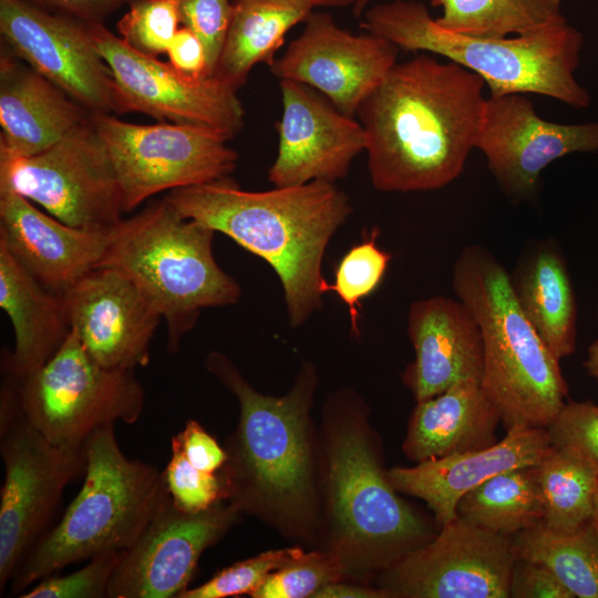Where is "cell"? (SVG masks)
Listing matches in <instances>:
<instances>
[{"label": "cell", "mask_w": 598, "mask_h": 598, "mask_svg": "<svg viewBox=\"0 0 598 598\" xmlns=\"http://www.w3.org/2000/svg\"><path fill=\"white\" fill-rule=\"evenodd\" d=\"M511 282L539 337L560 360L574 353L577 303L567 265L551 239L539 241L519 260Z\"/></svg>", "instance_id": "27"}, {"label": "cell", "mask_w": 598, "mask_h": 598, "mask_svg": "<svg viewBox=\"0 0 598 598\" xmlns=\"http://www.w3.org/2000/svg\"><path fill=\"white\" fill-rule=\"evenodd\" d=\"M501 188L522 199L536 190L542 172L578 152H598V122L559 124L537 115L520 93L489 95L475 142Z\"/></svg>", "instance_id": "17"}, {"label": "cell", "mask_w": 598, "mask_h": 598, "mask_svg": "<svg viewBox=\"0 0 598 598\" xmlns=\"http://www.w3.org/2000/svg\"><path fill=\"white\" fill-rule=\"evenodd\" d=\"M123 550H109L64 576H48L23 592L21 598H104Z\"/></svg>", "instance_id": "38"}, {"label": "cell", "mask_w": 598, "mask_h": 598, "mask_svg": "<svg viewBox=\"0 0 598 598\" xmlns=\"http://www.w3.org/2000/svg\"><path fill=\"white\" fill-rule=\"evenodd\" d=\"M231 13L233 0H179L181 23L203 42L209 76L216 70Z\"/></svg>", "instance_id": "40"}, {"label": "cell", "mask_w": 598, "mask_h": 598, "mask_svg": "<svg viewBox=\"0 0 598 598\" xmlns=\"http://www.w3.org/2000/svg\"><path fill=\"white\" fill-rule=\"evenodd\" d=\"M512 598H574L560 580L543 565L516 559L509 581Z\"/></svg>", "instance_id": "41"}, {"label": "cell", "mask_w": 598, "mask_h": 598, "mask_svg": "<svg viewBox=\"0 0 598 598\" xmlns=\"http://www.w3.org/2000/svg\"><path fill=\"white\" fill-rule=\"evenodd\" d=\"M84 482L61 520L44 533L10 580L19 597L74 563L109 550H125L171 501L164 472L122 452L114 426L95 431L84 443Z\"/></svg>", "instance_id": "4"}, {"label": "cell", "mask_w": 598, "mask_h": 598, "mask_svg": "<svg viewBox=\"0 0 598 598\" xmlns=\"http://www.w3.org/2000/svg\"><path fill=\"white\" fill-rule=\"evenodd\" d=\"M544 517L549 529L568 534L594 519L598 494V474L576 452L551 447L535 466Z\"/></svg>", "instance_id": "31"}, {"label": "cell", "mask_w": 598, "mask_h": 598, "mask_svg": "<svg viewBox=\"0 0 598 598\" xmlns=\"http://www.w3.org/2000/svg\"><path fill=\"white\" fill-rule=\"evenodd\" d=\"M515 561L513 537L456 516L389 566L382 590L388 597L508 598Z\"/></svg>", "instance_id": "13"}, {"label": "cell", "mask_w": 598, "mask_h": 598, "mask_svg": "<svg viewBox=\"0 0 598 598\" xmlns=\"http://www.w3.org/2000/svg\"><path fill=\"white\" fill-rule=\"evenodd\" d=\"M443 29L476 38L520 35L567 21L561 0H431Z\"/></svg>", "instance_id": "32"}, {"label": "cell", "mask_w": 598, "mask_h": 598, "mask_svg": "<svg viewBox=\"0 0 598 598\" xmlns=\"http://www.w3.org/2000/svg\"><path fill=\"white\" fill-rule=\"evenodd\" d=\"M91 120L114 167L125 213L161 192L228 177L237 166L228 140L205 127L134 124L110 113H92Z\"/></svg>", "instance_id": "10"}, {"label": "cell", "mask_w": 598, "mask_h": 598, "mask_svg": "<svg viewBox=\"0 0 598 598\" xmlns=\"http://www.w3.org/2000/svg\"><path fill=\"white\" fill-rule=\"evenodd\" d=\"M165 198L183 217L226 235L272 267L291 327L303 326L322 308L324 252L352 213L348 195L334 183L248 192L225 177L173 189Z\"/></svg>", "instance_id": "2"}, {"label": "cell", "mask_w": 598, "mask_h": 598, "mask_svg": "<svg viewBox=\"0 0 598 598\" xmlns=\"http://www.w3.org/2000/svg\"><path fill=\"white\" fill-rule=\"evenodd\" d=\"M452 287L480 326L481 386L504 429H546L566 403L568 385L560 360L522 310L511 275L486 248L471 245L455 261Z\"/></svg>", "instance_id": "3"}, {"label": "cell", "mask_w": 598, "mask_h": 598, "mask_svg": "<svg viewBox=\"0 0 598 598\" xmlns=\"http://www.w3.org/2000/svg\"><path fill=\"white\" fill-rule=\"evenodd\" d=\"M484 85L476 73L427 54L395 63L357 111L374 188L426 192L458 177L475 147Z\"/></svg>", "instance_id": "1"}, {"label": "cell", "mask_w": 598, "mask_h": 598, "mask_svg": "<svg viewBox=\"0 0 598 598\" xmlns=\"http://www.w3.org/2000/svg\"><path fill=\"white\" fill-rule=\"evenodd\" d=\"M316 7L343 8L354 6L357 0H312Z\"/></svg>", "instance_id": "47"}, {"label": "cell", "mask_w": 598, "mask_h": 598, "mask_svg": "<svg viewBox=\"0 0 598 598\" xmlns=\"http://www.w3.org/2000/svg\"><path fill=\"white\" fill-rule=\"evenodd\" d=\"M584 368L590 377L598 381V340H595L589 346Z\"/></svg>", "instance_id": "46"}, {"label": "cell", "mask_w": 598, "mask_h": 598, "mask_svg": "<svg viewBox=\"0 0 598 598\" xmlns=\"http://www.w3.org/2000/svg\"><path fill=\"white\" fill-rule=\"evenodd\" d=\"M115 228H75L44 214L29 199L0 190V245L40 285L61 296L96 268Z\"/></svg>", "instance_id": "21"}, {"label": "cell", "mask_w": 598, "mask_h": 598, "mask_svg": "<svg viewBox=\"0 0 598 598\" xmlns=\"http://www.w3.org/2000/svg\"><path fill=\"white\" fill-rule=\"evenodd\" d=\"M408 334L414 361L404 382L416 401L442 393L466 380L481 382L484 347L480 326L458 298L434 296L412 302Z\"/></svg>", "instance_id": "22"}, {"label": "cell", "mask_w": 598, "mask_h": 598, "mask_svg": "<svg viewBox=\"0 0 598 598\" xmlns=\"http://www.w3.org/2000/svg\"><path fill=\"white\" fill-rule=\"evenodd\" d=\"M456 515L509 537L539 523L544 506L535 466L509 470L484 481L461 497Z\"/></svg>", "instance_id": "29"}, {"label": "cell", "mask_w": 598, "mask_h": 598, "mask_svg": "<svg viewBox=\"0 0 598 598\" xmlns=\"http://www.w3.org/2000/svg\"><path fill=\"white\" fill-rule=\"evenodd\" d=\"M516 559L548 568L574 598H598V525L561 534L542 520L513 536Z\"/></svg>", "instance_id": "30"}, {"label": "cell", "mask_w": 598, "mask_h": 598, "mask_svg": "<svg viewBox=\"0 0 598 598\" xmlns=\"http://www.w3.org/2000/svg\"><path fill=\"white\" fill-rule=\"evenodd\" d=\"M370 0H357L355 4L352 7V13L355 17H360L365 10Z\"/></svg>", "instance_id": "48"}, {"label": "cell", "mask_w": 598, "mask_h": 598, "mask_svg": "<svg viewBox=\"0 0 598 598\" xmlns=\"http://www.w3.org/2000/svg\"><path fill=\"white\" fill-rule=\"evenodd\" d=\"M378 236L379 229L374 228L362 243L351 247L336 268L334 283L327 285V292L334 291L347 306L355 334H359L361 300L379 287L391 258L377 245Z\"/></svg>", "instance_id": "33"}, {"label": "cell", "mask_w": 598, "mask_h": 598, "mask_svg": "<svg viewBox=\"0 0 598 598\" xmlns=\"http://www.w3.org/2000/svg\"><path fill=\"white\" fill-rule=\"evenodd\" d=\"M215 230L183 217L164 197L123 219L97 267L126 276L167 326L175 352L206 308L235 305L238 282L217 264Z\"/></svg>", "instance_id": "7"}, {"label": "cell", "mask_w": 598, "mask_h": 598, "mask_svg": "<svg viewBox=\"0 0 598 598\" xmlns=\"http://www.w3.org/2000/svg\"><path fill=\"white\" fill-rule=\"evenodd\" d=\"M171 458L164 472L173 504L187 513L206 511L224 496L221 478L196 468L174 441Z\"/></svg>", "instance_id": "37"}, {"label": "cell", "mask_w": 598, "mask_h": 598, "mask_svg": "<svg viewBox=\"0 0 598 598\" xmlns=\"http://www.w3.org/2000/svg\"><path fill=\"white\" fill-rule=\"evenodd\" d=\"M312 0H233V13L213 76L238 90L252 68L270 66L286 33L313 11Z\"/></svg>", "instance_id": "28"}, {"label": "cell", "mask_w": 598, "mask_h": 598, "mask_svg": "<svg viewBox=\"0 0 598 598\" xmlns=\"http://www.w3.org/2000/svg\"><path fill=\"white\" fill-rule=\"evenodd\" d=\"M207 370L236 396L238 427L229 443L221 478L224 496L239 511L305 515L311 501L308 410L316 372L306 364L283 396L257 392L223 353L210 352Z\"/></svg>", "instance_id": "5"}, {"label": "cell", "mask_w": 598, "mask_h": 598, "mask_svg": "<svg viewBox=\"0 0 598 598\" xmlns=\"http://www.w3.org/2000/svg\"><path fill=\"white\" fill-rule=\"evenodd\" d=\"M187 460L198 470L215 474L224 467L228 454L199 423L188 420L183 431L172 437Z\"/></svg>", "instance_id": "42"}, {"label": "cell", "mask_w": 598, "mask_h": 598, "mask_svg": "<svg viewBox=\"0 0 598 598\" xmlns=\"http://www.w3.org/2000/svg\"><path fill=\"white\" fill-rule=\"evenodd\" d=\"M0 190L86 230H111L125 213L118 179L91 117L38 154L0 152Z\"/></svg>", "instance_id": "9"}, {"label": "cell", "mask_w": 598, "mask_h": 598, "mask_svg": "<svg viewBox=\"0 0 598 598\" xmlns=\"http://www.w3.org/2000/svg\"><path fill=\"white\" fill-rule=\"evenodd\" d=\"M279 86L282 114L277 156L268 171L270 183L285 187L344 178L367 147L361 123L303 83L279 80Z\"/></svg>", "instance_id": "19"}, {"label": "cell", "mask_w": 598, "mask_h": 598, "mask_svg": "<svg viewBox=\"0 0 598 598\" xmlns=\"http://www.w3.org/2000/svg\"><path fill=\"white\" fill-rule=\"evenodd\" d=\"M179 23V0H133L116 28L134 50L156 58L166 53Z\"/></svg>", "instance_id": "34"}, {"label": "cell", "mask_w": 598, "mask_h": 598, "mask_svg": "<svg viewBox=\"0 0 598 598\" xmlns=\"http://www.w3.org/2000/svg\"><path fill=\"white\" fill-rule=\"evenodd\" d=\"M344 569L339 556L308 553L298 561L272 571L250 595L254 598H306L338 581Z\"/></svg>", "instance_id": "36"}, {"label": "cell", "mask_w": 598, "mask_h": 598, "mask_svg": "<svg viewBox=\"0 0 598 598\" xmlns=\"http://www.w3.org/2000/svg\"><path fill=\"white\" fill-rule=\"evenodd\" d=\"M303 22L302 32L269 66L271 74L312 87L354 117L396 63L400 49L371 32L352 34L327 12L312 11Z\"/></svg>", "instance_id": "16"}, {"label": "cell", "mask_w": 598, "mask_h": 598, "mask_svg": "<svg viewBox=\"0 0 598 598\" xmlns=\"http://www.w3.org/2000/svg\"><path fill=\"white\" fill-rule=\"evenodd\" d=\"M89 28L112 72L118 114L200 126L227 140L243 130L245 110L233 86L215 76L188 79L168 62L134 50L103 23Z\"/></svg>", "instance_id": "12"}, {"label": "cell", "mask_w": 598, "mask_h": 598, "mask_svg": "<svg viewBox=\"0 0 598 598\" xmlns=\"http://www.w3.org/2000/svg\"><path fill=\"white\" fill-rule=\"evenodd\" d=\"M363 27L399 49L431 52L476 73L492 96L535 93L573 107L590 104L575 78L584 37L567 21L527 34L476 38L441 28L422 2L393 0L368 9Z\"/></svg>", "instance_id": "6"}, {"label": "cell", "mask_w": 598, "mask_h": 598, "mask_svg": "<svg viewBox=\"0 0 598 598\" xmlns=\"http://www.w3.org/2000/svg\"><path fill=\"white\" fill-rule=\"evenodd\" d=\"M501 416L476 380L461 381L416 401L403 443L405 455L421 463L495 444Z\"/></svg>", "instance_id": "25"}, {"label": "cell", "mask_w": 598, "mask_h": 598, "mask_svg": "<svg viewBox=\"0 0 598 598\" xmlns=\"http://www.w3.org/2000/svg\"><path fill=\"white\" fill-rule=\"evenodd\" d=\"M239 509L220 502L199 513L171 501L127 549L114 570L107 598H177L188 588L203 551L234 523Z\"/></svg>", "instance_id": "18"}, {"label": "cell", "mask_w": 598, "mask_h": 598, "mask_svg": "<svg viewBox=\"0 0 598 598\" xmlns=\"http://www.w3.org/2000/svg\"><path fill=\"white\" fill-rule=\"evenodd\" d=\"M313 598H379L388 597L383 590H374L348 584L330 582L321 587Z\"/></svg>", "instance_id": "45"}, {"label": "cell", "mask_w": 598, "mask_h": 598, "mask_svg": "<svg viewBox=\"0 0 598 598\" xmlns=\"http://www.w3.org/2000/svg\"><path fill=\"white\" fill-rule=\"evenodd\" d=\"M91 114L1 44L0 152L38 154L87 122Z\"/></svg>", "instance_id": "24"}, {"label": "cell", "mask_w": 598, "mask_h": 598, "mask_svg": "<svg viewBox=\"0 0 598 598\" xmlns=\"http://www.w3.org/2000/svg\"><path fill=\"white\" fill-rule=\"evenodd\" d=\"M48 11L65 14L87 24L104 20L133 0H24Z\"/></svg>", "instance_id": "44"}, {"label": "cell", "mask_w": 598, "mask_h": 598, "mask_svg": "<svg viewBox=\"0 0 598 598\" xmlns=\"http://www.w3.org/2000/svg\"><path fill=\"white\" fill-rule=\"evenodd\" d=\"M329 487L336 526L352 549L388 568L427 542L426 524L398 496L357 426H342L332 437Z\"/></svg>", "instance_id": "11"}, {"label": "cell", "mask_w": 598, "mask_h": 598, "mask_svg": "<svg viewBox=\"0 0 598 598\" xmlns=\"http://www.w3.org/2000/svg\"><path fill=\"white\" fill-rule=\"evenodd\" d=\"M166 54L168 63L182 75L193 80L209 76L205 47L190 29H178Z\"/></svg>", "instance_id": "43"}, {"label": "cell", "mask_w": 598, "mask_h": 598, "mask_svg": "<svg viewBox=\"0 0 598 598\" xmlns=\"http://www.w3.org/2000/svg\"><path fill=\"white\" fill-rule=\"evenodd\" d=\"M551 447L545 427L520 429L488 447L393 467L385 475L396 492L424 501L442 526L457 516L464 494L498 473L536 466Z\"/></svg>", "instance_id": "23"}, {"label": "cell", "mask_w": 598, "mask_h": 598, "mask_svg": "<svg viewBox=\"0 0 598 598\" xmlns=\"http://www.w3.org/2000/svg\"><path fill=\"white\" fill-rule=\"evenodd\" d=\"M597 317H598V306H597Z\"/></svg>", "instance_id": "50"}, {"label": "cell", "mask_w": 598, "mask_h": 598, "mask_svg": "<svg viewBox=\"0 0 598 598\" xmlns=\"http://www.w3.org/2000/svg\"><path fill=\"white\" fill-rule=\"evenodd\" d=\"M0 307L14 332L13 351L3 355L2 365L21 380L52 358L70 334L64 300L0 245Z\"/></svg>", "instance_id": "26"}, {"label": "cell", "mask_w": 598, "mask_h": 598, "mask_svg": "<svg viewBox=\"0 0 598 598\" xmlns=\"http://www.w3.org/2000/svg\"><path fill=\"white\" fill-rule=\"evenodd\" d=\"M299 547L268 550L217 573L205 584L187 588L177 598H225L251 595L275 570L307 556Z\"/></svg>", "instance_id": "35"}, {"label": "cell", "mask_w": 598, "mask_h": 598, "mask_svg": "<svg viewBox=\"0 0 598 598\" xmlns=\"http://www.w3.org/2000/svg\"><path fill=\"white\" fill-rule=\"evenodd\" d=\"M62 297L71 331L97 363L121 370L148 364L162 318L126 276L97 267Z\"/></svg>", "instance_id": "20"}, {"label": "cell", "mask_w": 598, "mask_h": 598, "mask_svg": "<svg viewBox=\"0 0 598 598\" xmlns=\"http://www.w3.org/2000/svg\"><path fill=\"white\" fill-rule=\"evenodd\" d=\"M145 391L134 370L97 363L70 331L42 367L20 380L23 419L53 445L83 451L97 430L135 423Z\"/></svg>", "instance_id": "8"}, {"label": "cell", "mask_w": 598, "mask_h": 598, "mask_svg": "<svg viewBox=\"0 0 598 598\" xmlns=\"http://www.w3.org/2000/svg\"><path fill=\"white\" fill-rule=\"evenodd\" d=\"M594 520L598 525V494H597V498H596V508H595Z\"/></svg>", "instance_id": "49"}, {"label": "cell", "mask_w": 598, "mask_h": 598, "mask_svg": "<svg viewBox=\"0 0 598 598\" xmlns=\"http://www.w3.org/2000/svg\"><path fill=\"white\" fill-rule=\"evenodd\" d=\"M0 35L12 54L91 113H117L112 72L87 23L24 0H0Z\"/></svg>", "instance_id": "15"}, {"label": "cell", "mask_w": 598, "mask_h": 598, "mask_svg": "<svg viewBox=\"0 0 598 598\" xmlns=\"http://www.w3.org/2000/svg\"><path fill=\"white\" fill-rule=\"evenodd\" d=\"M554 447H567L587 461L598 474V405L569 401L546 427Z\"/></svg>", "instance_id": "39"}, {"label": "cell", "mask_w": 598, "mask_h": 598, "mask_svg": "<svg viewBox=\"0 0 598 598\" xmlns=\"http://www.w3.org/2000/svg\"><path fill=\"white\" fill-rule=\"evenodd\" d=\"M0 592L44 534L65 486L84 468L83 451L58 447L24 419L0 433Z\"/></svg>", "instance_id": "14"}]
</instances>
